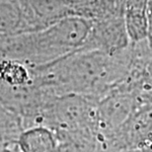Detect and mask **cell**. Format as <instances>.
Here are the masks:
<instances>
[{"instance_id":"obj_6","label":"cell","mask_w":152,"mask_h":152,"mask_svg":"<svg viewBox=\"0 0 152 152\" xmlns=\"http://www.w3.org/2000/svg\"><path fill=\"white\" fill-rule=\"evenodd\" d=\"M118 152H140L136 149H126V150H121V151H118Z\"/></svg>"},{"instance_id":"obj_5","label":"cell","mask_w":152,"mask_h":152,"mask_svg":"<svg viewBox=\"0 0 152 152\" xmlns=\"http://www.w3.org/2000/svg\"><path fill=\"white\" fill-rule=\"evenodd\" d=\"M146 72H147V76H148V79H149L150 83L152 84V57H151V58H150L149 62H148V64H147Z\"/></svg>"},{"instance_id":"obj_3","label":"cell","mask_w":152,"mask_h":152,"mask_svg":"<svg viewBox=\"0 0 152 152\" xmlns=\"http://www.w3.org/2000/svg\"><path fill=\"white\" fill-rule=\"evenodd\" d=\"M0 82L9 87H22L31 84L32 78L22 62L7 58L0 61Z\"/></svg>"},{"instance_id":"obj_2","label":"cell","mask_w":152,"mask_h":152,"mask_svg":"<svg viewBox=\"0 0 152 152\" xmlns=\"http://www.w3.org/2000/svg\"><path fill=\"white\" fill-rule=\"evenodd\" d=\"M17 142L21 152H56L59 146L56 132L47 126L25 129Z\"/></svg>"},{"instance_id":"obj_1","label":"cell","mask_w":152,"mask_h":152,"mask_svg":"<svg viewBox=\"0 0 152 152\" xmlns=\"http://www.w3.org/2000/svg\"><path fill=\"white\" fill-rule=\"evenodd\" d=\"M124 16L106 20L95 28L91 27L84 45L78 51H99L115 54L129 47Z\"/></svg>"},{"instance_id":"obj_4","label":"cell","mask_w":152,"mask_h":152,"mask_svg":"<svg viewBox=\"0 0 152 152\" xmlns=\"http://www.w3.org/2000/svg\"><path fill=\"white\" fill-rule=\"evenodd\" d=\"M146 19H147V35L146 42L148 48L152 51V0H148L146 5Z\"/></svg>"}]
</instances>
